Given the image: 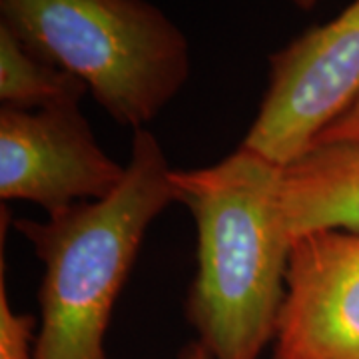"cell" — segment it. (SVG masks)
<instances>
[{
    "label": "cell",
    "instance_id": "7",
    "mask_svg": "<svg viewBox=\"0 0 359 359\" xmlns=\"http://www.w3.org/2000/svg\"><path fill=\"white\" fill-rule=\"evenodd\" d=\"M292 238L316 230L359 231V144H323L285 168Z\"/></svg>",
    "mask_w": 359,
    "mask_h": 359
},
{
    "label": "cell",
    "instance_id": "12",
    "mask_svg": "<svg viewBox=\"0 0 359 359\" xmlns=\"http://www.w3.org/2000/svg\"><path fill=\"white\" fill-rule=\"evenodd\" d=\"M290 2L297 8H302V11H311L318 4V0H290Z\"/></svg>",
    "mask_w": 359,
    "mask_h": 359
},
{
    "label": "cell",
    "instance_id": "6",
    "mask_svg": "<svg viewBox=\"0 0 359 359\" xmlns=\"http://www.w3.org/2000/svg\"><path fill=\"white\" fill-rule=\"evenodd\" d=\"M273 359H359V231L295 238Z\"/></svg>",
    "mask_w": 359,
    "mask_h": 359
},
{
    "label": "cell",
    "instance_id": "8",
    "mask_svg": "<svg viewBox=\"0 0 359 359\" xmlns=\"http://www.w3.org/2000/svg\"><path fill=\"white\" fill-rule=\"evenodd\" d=\"M88 88L42 58L0 22V100L6 108L40 110L80 104Z\"/></svg>",
    "mask_w": 359,
    "mask_h": 359
},
{
    "label": "cell",
    "instance_id": "9",
    "mask_svg": "<svg viewBox=\"0 0 359 359\" xmlns=\"http://www.w3.org/2000/svg\"><path fill=\"white\" fill-rule=\"evenodd\" d=\"M34 325L28 313H16L4 283V264L0 276V359H34Z\"/></svg>",
    "mask_w": 359,
    "mask_h": 359
},
{
    "label": "cell",
    "instance_id": "1",
    "mask_svg": "<svg viewBox=\"0 0 359 359\" xmlns=\"http://www.w3.org/2000/svg\"><path fill=\"white\" fill-rule=\"evenodd\" d=\"M196 224V276L186 318L214 359H259L273 344L294 238L285 168L240 148L212 166L174 170Z\"/></svg>",
    "mask_w": 359,
    "mask_h": 359
},
{
    "label": "cell",
    "instance_id": "4",
    "mask_svg": "<svg viewBox=\"0 0 359 359\" xmlns=\"http://www.w3.org/2000/svg\"><path fill=\"white\" fill-rule=\"evenodd\" d=\"M359 96V0L269 54L268 88L244 146L287 168Z\"/></svg>",
    "mask_w": 359,
    "mask_h": 359
},
{
    "label": "cell",
    "instance_id": "10",
    "mask_svg": "<svg viewBox=\"0 0 359 359\" xmlns=\"http://www.w3.org/2000/svg\"><path fill=\"white\" fill-rule=\"evenodd\" d=\"M323 144H359V96L330 128L321 134L316 146Z\"/></svg>",
    "mask_w": 359,
    "mask_h": 359
},
{
    "label": "cell",
    "instance_id": "3",
    "mask_svg": "<svg viewBox=\"0 0 359 359\" xmlns=\"http://www.w3.org/2000/svg\"><path fill=\"white\" fill-rule=\"evenodd\" d=\"M0 22L132 130L158 118L192 70L186 34L150 0H0Z\"/></svg>",
    "mask_w": 359,
    "mask_h": 359
},
{
    "label": "cell",
    "instance_id": "11",
    "mask_svg": "<svg viewBox=\"0 0 359 359\" xmlns=\"http://www.w3.org/2000/svg\"><path fill=\"white\" fill-rule=\"evenodd\" d=\"M178 359H214L212 353L205 349L200 341H194L190 346H186L182 351H180Z\"/></svg>",
    "mask_w": 359,
    "mask_h": 359
},
{
    "label": "cell",
    "instance_id": "5",
    "mask_svg": "<svg viewBox=\"0 0 359 359\" xmlns=\"http://www.w3.org/2000/svg\"><path fill=\"white\" fill-rule=\"evenodd\" d=\"M126 166L98 144L80 104L0 110V198L58 214L100 202L122 186Z\"/></svg>",
    "mask_w": 359,
    "mask_h": 359
},
{
    "label": "cell",
    "instance_id": "2",
    "mask_svg": "<svg viewBox=\"0 0 359 359\" xmlns=\"http://www.w3.org/2000/svg\"><path fill=\"white\" fill-rule=\"evenodd\" d=\"M178 204L174 168L150 130H134L126 178L100 202L16 219L44 266L34 359H110L106 332L146 231Z\"/></svg>",
    "mask_w": 359,
    "mask_h": 359
}]
</instances>
